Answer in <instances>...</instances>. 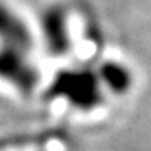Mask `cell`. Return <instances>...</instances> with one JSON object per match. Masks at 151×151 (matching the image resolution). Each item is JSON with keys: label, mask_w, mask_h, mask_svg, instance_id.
I'll return each instance as SVG.
<instances>
[{"label": "cell", "mask_w": 151, "mask_h": 151, "mask_svg": "<svg viewBox=\"0 0 151 151\" xmlns=\"http://www.w3.org/2000/svg\"><path fill=\"white\" fill-rule=\"evenodd\" d=\"M54 96L62 97L64 101L77 111H96L106 99L101 82L97 79L96 69L91 67H72L55 77Z\"/></svg>", "instance_id": "cell-1"}, {"label": "cell", "mask_w": 151, "mask_h": 151, "mask_svg": "<svg viewBox=\"0 0 151 151\" xmlns=\"http://www.w3.org/2000/svg\"><path fill=\"white\" fill-rule=\"evenodd\" d=\"M45 24L49 25V42L54 50L64 52L69 42V27H67V12L55 7L54 10L47 12Z\"/></svg>", "instance_id": "cell-3"}, {"label": "cell", "mask_w": 151, "mask_h": 151, "mask_svg": "<svg viewBox=\"0 0 151 151\" xmlns=\"http://www.w3.org/2000/svg\"><path fill=\"white\" fill-rule=\"evenodd\" d=\"M104 92L111 96H126L136 84L133 65L119 57L103 59L94 67Z\"/></svg>", "instance_id": "cell-2"}]
</instances>
